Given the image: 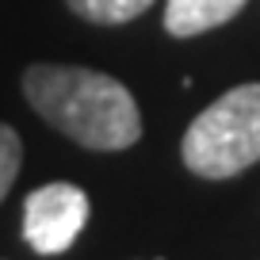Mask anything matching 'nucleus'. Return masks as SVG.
I'll return each instance as SVG.
<instances>
[{"label":"nucleus","instance_id":"nucleus-3","mask_svg":"<svg viewBox=\"0 0 260 260\" xmlns=\"http://www.w3.org/2000/svg\"><path fill=\"white\" fill-rule=\"evenodd\" d=\"M88 195L77 184H46L23 203V237L39 256H57L88 226Z\"/></svg>","mask_w":260,"mask_h":260},{"label":"nucleus","instance_id":"nucleus-6","mask_svg":"<svg viewBox=\"0 0 260 260\" xmlns=\"http://www.w3.org/2000/svg\"><path fill=\"white\" fill-rule=\"evenodd\" d=\"M19 165H23V146H19V134L12 126L0 122V199L8 195V187L16 184Z\"/></svg>","mask_w":260,"mask_h":260},{"label":"nucleus","instance_id":"nucleus-4","mask_svg":"<svg viewBox=\"0 0 260 260\" xmlns=\"http://www.w3.org/2000/svg\"><path fill=\"white\" fill-rule=\"evenodd\" d=\"M245 4L249 0H169L165 4V31L176 39H191V35L230 23Z\"/></svg>","mask_w":260,"mask_h":260},{"label":"nucleus","instance_id":"nucleus-1","mask_svg":"<svg viewBox=\"0 0 260 260\" xmlns=\"http://www.w3.org/2000/svg\"><path fill=\"white\" fill-rule=\"evenodd\" d=\"M31 107L88 149H130L142 138V115L126 84L77 65H31L23 73Z\"/></svg>","mask_w":260,"mask_h":260},{"label":"nucleus","instance_id":"nucleus-5","mask_svg":"<svg viewBox=\"0 0 260 260\" xmlns=\"http://www.w3.org/2000/svg\"><path fill=\"white\" fill-rule=\"evenodd\" d=\"M65 4L81 19H88V23H130L153 0H65Z\"/></svg>","mask_w":260,"mask_h":260},{"label":"nucleus","instance_id":"nucleus-2","mask_svg":"<svg viewBox=\"0 0 260 260\" xmlns=\"http://www.w3.org/2000/svg\"><path fill=\"white\" fill-rule=\"evenodd\" d=\"M184 165L203 180H230L260 161V84H237L195 115L184 134Z\"/></svg>","mask_w":260,"mask_h":260}]
</instances>
